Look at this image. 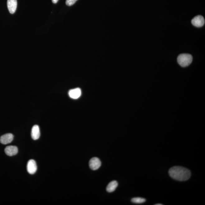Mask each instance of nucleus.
<instances>
[{"label": "nucleus", "mask_w": 205, "mask_h": 205, "mask_svg": "<svg viewBox=\"0 0 205 205\" xmlns=\"http://www.w3.org/2000/svg\"><path fill=\"white\" fill-rule=\"evenodd\" d=\"M131 201L135 204H142L146 202V199L142 198H134L131 199Z\"/></svg>", "instance_id": "f8f14e48"}, {"label": "nucleus", "mask_w": 205, "mask_h": 205, "mask_svg": "<svg viewBox=\"0 0 205 205\" xmlns=\"http://www.w3.org/2000/svg\"><path fill=\"white\" fill-rule=\"evenodd\" d=\"M58 0H52L53 3H57L58 2Z\"/></svg>", "instance_id": "4468645a"}, {"label": "nucleus", "mask_w": 205, "mask_h": 205, "mask_svg": "<svg viewBox=\"0 0 205 205\" xmlns=\"http://www.w3.org/2000/svg\"><path fill=\"white\" fill-rule=\"evenodd\" d=\"M118 182L115 180H113L110 182L106 187V191L109 193H111L114 192L118 187Z\"/></svg>", "instance_id": "9b49d317"}, {"label": "nucleus", "mask_w": 205, "mask_h": 205, "mask_svg": "<svg viewBox=\"0 0 205 205\" xmlns=\"http://www.w3.org/2000/svg\"><path fill=\"white\" fill-rule=\"evenodd\" d=\"M169 174L172 178L180 181L189 180L191 175L190 170L188 169L179 166L170 168L169 170Z\"/></svg>", "instance_id": "f257e3e1"}, {"label": "nucleus", "mask_w": 205, "mask_h": 205, "mask_svg": "<svg viewBox=\"0 0 205 205\" xmlns=\"http://www.w3.org/2000/svg\"><path fill=\"white\" fill-rule=\"evenodd\" d=\"M40 136V130L38 125H35L32 127L31 131V137L34 140H37Z\"/></svg>", "instance_id": "1a4fd4ad"}, {"label": "nucleus", "mask_w": 205, "mask_h": 205, "mask_svg": "<svg viewBox=\"0 0 205 205\" xmlns=\"http://www.w3.org/2000/svg\"><path fill=\"white\" fill-rule=\"evenodd\" d=\"M7 5L9 12L11 14L14 13L17 8V0H7Z\"/></svg>", "instance_id": "0eeeda50"}, {"label": "nucleus", "mask_w": 205, "mask_h": 205, "mask_svg": "<svg viewBox=\"0 0 205 205\" xmlns=\"http://www.w3.org/2000/svg\"><path fill=\"white\" fill-rule=\"evenodd\" d=\"M192 23L194 26L198 27H202L205 24L204 18L202 16L198 15L193 19Z\"/></svg>", "instance_id": "20e7f679"}, {"label": "nucleus", "mask_w": 205, "mask_h": 205, "mask_svg": "<svg viewBox=\"0 0 205 205\" xmlns=\"http://www.w3.org/2000/svg\"><path fill=\"white\" fill-rule=\"evenodd\" d=\"M37 165L35 160H29L27 164V171L31 175L35 174L37 170Z\"/></svg>", "instance_id": "39448f33"}, {"label": "nucleus", "mask_w": 205, "mask_h": 205, "mask_svg": "<svg viewBox=\"0 0 205 205\" xmlns=\"http://www.w3.org/2000/svg\"><path fill=\"white\" fill-rule=\"evenodd\" d=\"M69 96L70 98L74 99H78L82 94V91L80 89L77 88L75 89H72L69 91Z\"/></svg>", "instance_id": "9d476101"}, {"label": "nucleus", "mask_w": 205, "mask_h": 205, "mask_svg": "<svg viewBox=\"0 0 205 205\" xmlns=\"http://www.w3.org/2000/svg\"><path fill=\"white\" fill-rule=\"evenodd\" d=\"M13 137L14 136L12 133L5 134L0 137V142L3 144H9L12 141Z\"/></svg>", "instance_id": "423d86ee"}, {"label": "nucleus", "mask_w": 205, "mask_h": 205, "mask_svg": "<svg viewBox=\"0 0 205 205\" xmlns=\"http://www.w3.org/2000/svg\"><path fill=\"white\" fill-rule=\"evenodd\" d=\"M5 152L7 156H13L18 153V149L16 146H8L5 148Z\"/></svg>", "instance_id": "6e6552de"}, {"label": "nucleus", "mask_w": 205, "mask_h": 205, "mask_svg": "<svg viewBox=\"0 0 205 205\" xmlns=\"http://www.w3.org/2000/svg\"><path fill=\"white\" fill-rule=\"evenodd\" d=\"M101 162L99 158L94 157L91 158L89 162V166L91 170H96L101 166Z\"/></svg>", "instance_id": "7ed1b4c3"}, {"label": "nucleus", "mask_w": 205, "mask_h": 205, "mask_svg": "<svg viewBox=\"0 0 205 205\" xmlns=\"http://www.w3.org/2000/svg\"><path fill=\"white\" fill-rule=\"evenodd\" d=\"M193 57L192 55L188 54H182L177 58V62L182 67L188 66L192 63Z\"/></svg>", "instance_id": "f03ea898"}, {"label": "nucleus", "mask_w": 205, "mask_h": 205, "mask_svg": "<svg viewBox=\"0 0 205 205\" xmlns=\"http://www.w3.org/2000/svg\"><path fill=\"white\" fill-rule=\"evenodd\" d=\"M156 205H163L162 204H156Z\"/></svg>", "instance_id": "2eb2a0df"}, {"label": "nucleus", "mask_w": 205, "mask_h": 205, "mask_svg": "<svg viewBox=\"0 0 205 205\" xmlns=\"http://www.w3.org/2000/svg\"><path fill=\"white\" fill-rule=\"evenodd\" d=\"M77 0H66V4L67 6H70L75 3Z\"/></svg>", "instance_id": "ddd939ff"}]
</instances>
